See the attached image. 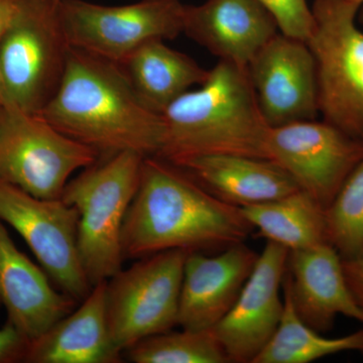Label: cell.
<instances>
[{
  "label": "cell",
  "instance_id": "cell-30",
  "mask_svg": "<svg viewBox=\"0 0 363 363\" xmlns=\"http://www.w3.org/2000/svg\"><path fill=\"white\" fill-rule=\"evenodd\" d=\"M350 1L354 2V4H358L360 6V9H362V14H360V18L363 21V0H350Z\"/></svg>",
  "mask_w": 363,
  "mask_h": 363
},
{
  "label": "cell",
  "instance_id": "cell-21",
  "mask_svg": "<svg viewBox=\"0 0 363 363\" xmlns=\"http://www.w3.org/2000/svg\"><path fill=\"white\" fill-rule=\"evenodd\" d=\"M241 211L259 236L289 252L330 245L326 209L301 189L272 201L241 207Z\"/></svg>",
  "mask_w": 363,
  "mask_h": 363
},
{
  "label": "cell",
  "instance_id": "cell-20",
  "mask_svg": "<svg viewBox=\"0 0 363 363\" xmlns=\"http://www.w3.org/2000/svg\"><path fill=\"white\" fill-rule=\"evenodd\" d=\"M121 66L143 104L159 114L192 86L202 85L209 74L195 60L168 47L162 40L140 45Z\"/></svg>",
  "mask_w": 363,
  "mask_h": 363
},
{
  "label": "cell",
  "instance_id": "cell-28",
  "mask_svg": "<svg viewBox=\"0 0 363 363\" xmlns=\"http://www.w3.org/2000/svg\"><path fill=\"white\" fill-rule=\"evenodd\" d=\"M18 6V0H0V40L13 23Z\"/></svg>",
  "mask_w": 363,
  "mask_h": 363
},
{
  "label": "cell",
  "instance_id": "cell-22",
  "mask_svg": "<svg viewBox=\"0 0 363 363\" xmlns=\"http://www.w3.org/2000/svg\"><path fill=\"white\" fill-rule=\"evenodd\" d=\"M283 294L278 329L253 363H310L346 351L363 353V328L342 337H325L298 318L290 296Z\"/></svg>",
  "mask_w": 363,
  "mask_h": 363
},
{
  "label": "cell",
  "instance_id": "cell-2",
  "mask_svg": "<svg viewBox=\"0 0 363 363\" xmlns=\"http://www.w3.org/2000/svg\"><path fill=\"white\" fill-rule=\"evenodd\" d=\"M40 114L99 160L123 152L159 157L164 145L162 114L143 104L123 67L75 48H69L58 90Z\"/></svg>",
  "mask_w": 363,
  "mask_h": 363
},
{
  "label": "cell",
  "instance_id": "cell-27",
  "mask_svg": "<svg viewBox=\"0 0 363 363\" xmlns=\"http://www.w3.org/2000/svg\"><path fill=\"white\" fill-rule=\"evenodd\" d=\"M342 267L350 292L363 310V252L352 259H342Z\"/></svg>",
  "mask_w": 363,
  "mask_h": 363
},
{
  "label": "cell",
  "instance_id": "cell-8",
  "mask_svg": "<svg viewBox=\"0 0 363 363\" xmlns=\"http://www.w3.org/2000/svg\"><path fill=\"white\" fill-rule=\"evenodd\" d=\"M188 253L184 250L155 253L108 279L109 330L121 352L143 339L172 330L178 325Z\"/></svg>",
  "mask_w": 363,
  "mask_h": 363
},
{
  "label": "cell",
  "instance_id": "cell-7",
  "mask_svg": "<svg viewBox=\"0 0 363 363\" xmlns=\"http://www.w3.org/2000/svg\"><path fill=\"white\" fill-rule=\"evenodd\" d=\"M99 161L94 150L60 133L40 114L0 104V182L40 199H61L74 172Z\"/></svg>",
  "mask_w": 363,
  "mask_h": 363
},
{
  "label": "cell",
  "instance_id": "cell-15",
  "mask_svg": "<svg viewBox=\"0 0 363 363\" xmlns=\"http://www.w3.org/2000/svg\"><path fill=\"white\" fill-rule=\"evenodd\" d=\"M283 290L298 318L319 333L330 331L338 315L363 325V310L350 292L342 259L331 245L290 250Z\"/></svg>",
  "mask_w": 363,
  "mask_h": 363
},
{
  "label": "cell",
  "instance_id": "cell-14",
  "mask_svg": "<svg viewBox=\"0 0 363 363\" xmlns=\"http://www.w3.org/2000/svg\"><path fill=\"white\" fill-rule=\"evenodd\" d=\"M259 253L236 243L215 257L189 252L184 266L178 326L209 330L219 323L240 297Z\"/></svg>",
  "mask_w": 363,
  "mask_h": 363
},
{
  "label": "cell",
  "instance_id": "cell-16",
  "mask_svg": "<svg viewBox=\"0 0 363 363\" xmlns=\"http://www.w3.org/2000/svg\"><path fill=\"white\" fill-rule=\"evenodd\" d=\"M278 30L274 16L257 0H206L186 6L183 33L219 61L243 68Z\"/></svg>",
  "mask_w": 363,
  "mask_h": 363
},
{
  "label": "cell",
  "instance_id": "cell-26",
  "mask_svg": "<svg viewBox=\"0 0 363 363\" xmlns=\"http://www.w3.org/2000/svg\"><path fill=\"white\" fill-rule=\"evenodd\" d=\"M30 340L13 325L0 328V363L25 362Z\"/></svg>",
  "mask_w": 363,
  "mask_h": 363
},
{
  "label": "cell",
  "instance_id": "cell-13",
  "mask_svg": "<svg viewBox=\"0 0 363 363\" xmlns=\"http://www.w3.org/2000/svg\"><path fill=\"white\" fill-rule=\"evenodd\" d=\"M288 253V248L267 241L240 297L211 329L229 362L253 363L278 329Z\"/></svg>",
  "mask_w": 363,
  "mask_h": 363
},
{
  "label": "cell",
  "instance_id": "cell-1",
  "mask_svg": "<svg viewBox=\"0 0 363 363\" xmlns=\"http://www.w3.org/2000/svg\"><path fill=\"white\" fill-rule=\"evenodd\" d=\"M253 230L240 207L215 197L172 162L147 157L124 220V259L171 250H223L245 242Z\"/></svg>",
  "mask_w": 363,
  "mask_h": 363
},
{
  "label": "cell",
  "instance_id": "cell-23",
  "mask_svg": "<svg viewBox=\"0 0 363 363\" xmlns=\"http://www.w3.org/2000/svg\"><path fill=\"white\" fill-rule=\"evenodd\" d=\"M126 351L135 363H230L211 329L164 332Z\"/></svg>",
  "mask_w": 363,
  "mask_h": 363
},
{
  "label": "cell",
  "instance_id": "cell-11",
  "mask_svg": "<svg viewBox=\"0 0 363 363\" xmlns=\"http://www.w3.org/2000/svg\"><path fill=\"white\" fill-rule=\"evenodd\" d=\"M269 160L327 209L363 159V145L326 121H298L269 128Z\"/></svg>",
  "mask_w": 363,
  "mask_h": 363
},
{
  "label": "cell",
  "instance_id": "cell-24",
  "mask_svg": "<svg viewBox=\"0 0 363 363\" xmlns=\"http://www.w3.org/2000/svg\"><path fill=\"white\" fill-rule=\"evenodd\" d=\"M329 243L341 259L363 252V159L326 209Z\"/></svg>",
  "mask_w": 363,
  "mask_h": 363
},
{
  "label": "cell",
  "instance_id": "cell-4",
  "mask_svg": "<svg viewBox=\"0 0 363 363\" xmlns=\"http://www.w3.org/2000/svg\"><path fill=\"white\" fill-rule=\"evenodd\" d=\"M143 159L138 152H119L84 169L64 189L61 199L79 213V255L92 286L121 269L123 224Z\"/></svg>",
  "mask_w": 363,
  "mask_h": 363
},
{
  "label": "cell",
  "instance_id": "cell-3",
  "mask_svg": "<svg viewBox=\"0 0 363 363\" xmlns=\"http://www.w3.org/2000/svg\"><path fill=\"white\" fill-rule=\"evenodd\" d=\"M160 157L177 162L204 155L269 159V126L257 104L247 68L219 61L206 81L189 90L162 114Z\"/></svg>",
  "mask_w": 363,
  "mask_h": 363
},
{
  "label": "cell",
  "instance_id": "cell-9",
  "mask_svg": "<svg viewBox=\"0 0 363 363\" xmlns=\"http://www.w3.org/2000/svg\"><path fill=\"white\" fill-rule=\"evenodd\" d=\"M181 0H140L107 6L84 0H60L59 14L69 45L123 64L140 45L173 40L184 32Z\"/></svg>",
  "mask_w": 363,
  "mask_h": 363
},
{
  "label": "cell",
  "instance_id": "cell-17",
  "mask_svg": "<svg viewBox=\"0 0 363 363\" xmlns=\"http://www.w3.org/2000/svg\"><path fill=\"white\" fill-rule=\"evenodd\" d=\"M77 302L52 288L47 272L16 247L0 220V306L7 323L32 342L73 312Z\"/></svg>",
  "mask_w": 363,
  "mask_h": 363
},
{
  "label": "cell",
  "instance_id": "cell-18",
  "mask_svg": "<svg viewBox=\"0 0 363 363\" xmlns=\"http://www.w3.org/2000/svg\"><path fill=\"white\" fill-rule=\"evenodd\" d=\"M174 164L215 197L240 208L272 201L300 189L283 167L269 159L204 155Z\"/></svg>",
  "mask_w": 363,
  "mask_h": 363
},
{
  "label": "cell",
  "instance_id": "cell-25",
  "mask_svg": "<svg viewBox=\"0 0 363 363\" xmlns=\"http://www.w3.org/2000/svg\"><path fill=\"white\" fill-rule=\"evenodd\" d=\"M278 23L279 32L307 42L314 28L312 9L307 0H257Z\"/></svg>",
  "mask_w": 363,
  "mask_h": 363
},
{
  "label": "cell",
  "instance_id": "cell-10",
  "mask_svg": "<svg viewBox=\"0 0 363 363\" xmlns=\"http://www.w3.org/2000/svg\"><path fill=\"white\" fill-rule=\"evenodd\" d=\"M0 220L21 234L62 292L78 302L89 295L93 286L79 255L75 207L62 199H40L0 182Z\"/></svg>",
  "mask_w": 363,
  "mask_h": 363
},
{
  "label": "cell",
  "instance_id": "cell-6",
  "mask_svg": "<svg viewBox=\"0 0 363 363\" xmlns=\"http://www.w3.org/2000/svg\"><path fill=\"white\" fill-rule=\"evenodd\" d=\"M60 0H18V11L0 40V69L11 104L40 114L58 90L69 45Z\"/></svg>",
  "mask_w": 363,
  "mask_h": 363
},
{
  "label": "cell",
  "instance_id": "cell-12",
  "mask_svg": "<svg viewBox=\"0 0 363 363\" xmlns=\"http://www.w3.org/2000/svg\"><path fill=\"white\" fill-rule=\"evenodd\" d=\"M247 73L269 128L317 118L316 62L305 40L278 33L250 62Z\"/></svg>",
  "mask_w": 363,
  "mask_h": 363
},
{
  "label": "cell",
  "instance_id": "cell-19",
  "mask_svg": "<svg viewBox=\"0 0 363 363\" xmlns=\"http://www.w3.org/2000/svg\"><path fill=\"white\" fill-rule=\"evenodd\" d=\"M107 281L93 286L79 309L30 342L25 362H121L109 330Z\"/></svg>",
  "mask_w": 363,
  "mask_h": 363
},
{
  "label": "cell",
  "instance_id": "cell-5",
  "mask_svg": "<svg viewBox=\"0 0 363 363\" xmlns=\"http://www.w3.org/2000/svg\"><path fill=\"white\" fill-rule=\"evenodd\" d=\"M307 44L316 62L323 121L363 145V32L360 6L350 0H314Z\"/></svg>",
  "mask_w": 363,
  "mask_h": 363
},
{
  "label": "cell",
  "instance_id": "cell-29",
  "mask_svg": "<svg viewBox=\"0 0 363 363\" xmlns=\"http://www.w3.org/2000/svg\"><path fill=\"white\" fill-rule=\"evenodd\" d=\"M0 104H13L7 95L4 77H2L1 69H0Z\"/></svg>",
  "mask_w": 363,
  "mask_h": 363
}]
</instances>
